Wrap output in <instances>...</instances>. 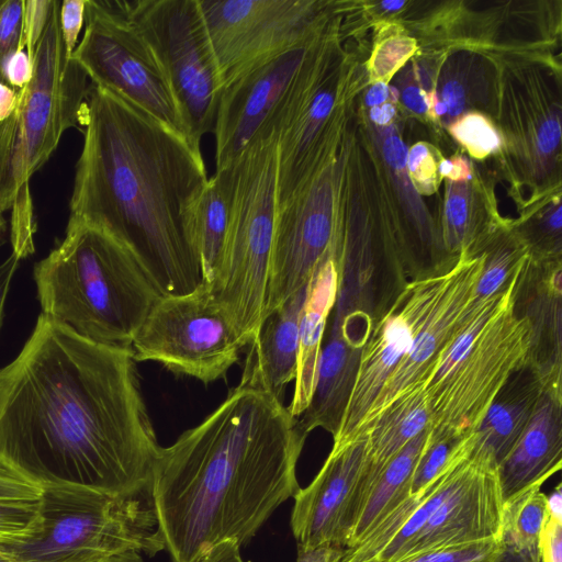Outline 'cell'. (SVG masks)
<instances>
[{
	"instance_id": "603a6c76",
	"label": "cell",
	"mask_w": 562,
	"mask_h": 562,
	"mask_svg": "<svg viewBox=\"0 0 562 562\" xmlns=\"http://www.w3.org/2000/svg\"><path fill=\"white\" fill-rule=\"evenodd\" d=\"M429 425V405L424 387L411 391L392 403L366 432V464L350 509L353 526L386 464Z\"/></svg>"
},
{
	"instance_id": "681fc988",
	"label": "cell",
	"mask_w": 562,
	"mask_h": 562,
	"mask_svg": "<svg viewBox=\"0 0 562 562\" xmlns=\"http://www.w3.org/2000/svg\"><path fill=\"white\" fill-rule=\"evenodd\" d=\"M394 115L395 108L392 103H383L370 110L371 120L380 125L390 123Z\"/></svg>"
},
{
	"instance_id": "f35d334b",
	"label": "cell",
	"mask_w": 562,
	"mask_h": 562,
	"mask_svg": "<svg viewBox=\"0 0 562 562\" xmlns=\"http://www.w3.org/2000/svg\"><path fill=\"white\" fill-rule=\"evenodd\" d=\"M43 488L0 462V498L38 499Z\"/></svg>"
},
{
	"instance_id": "836d02e7",
	"label": "cell",
	"mask_w": 562,
	"mask_h": 562,
	"mask_svg": "<svg viewBox=\"0 0 562 562\" xmlns=\"http://www.w3.org/2000/svg\"><path fill=\"white\" fill-rule=\"evenodd\" d=\"M502 547L501 539H491L465 546L437 549L402 562H496Z\"/></svg>"
},
{
	"instance_id": "44dd1931",
	"label": "cell",
	"mask_w": 562,
	"mask_h": 562,
	"mask_svg": "<svg viewBox=\"0 0 562 562\" xmlns=\"http://www.w3.org/2000/svg\"><path fill=\"white\" fill-rule=\"evenodd\" d=\"M562 467V393L544 390L521 436L498 463L503 502L541 486Z\"/></svg>"
},
{
	"instance_id": "f5cc1de1",
	"label": "cell",
	"mask_w": 562,
	"mask_h": 562,
	"mask_svg": "<svg viewBox=\"0 0 562 562\" xmlns=\"http://www.w3.org/2000/svg\"><path fill=\"white\" fill-rule=\"evenodd\" d=\"M381 9H383L386 12H394L400 10L403 5H405V2L403 1H384L380 3Z\"/></svg>"
},
{
	"instance_id": "277c9868",
	"label": "cell",
	"mask_w": 562,
	"mask_h": 562,
	"mask_svg": "<svg viewBox=\"0 0 562 562\" xmlns=\"http://www.w3.org/2000/svg\"><path fill=\"white\" fill-rule=\"evenodd\" d=\"M42 313L79 335L131 348L162 296L135 257L103 231L69 217L66 235L34 267Z\"/></svg>"
},
{
	"instance_id": "cb8c5ba5",
	"label": "cell",
	"mask_w": 562,
	"mask_h": 562,
	"mask_svg": "<svg viewBox=\"0 0 562 562\" xmlns=\"http://www.w3.org/2000/svg\"><path fill=\"white\" fill-rule=\"evenodd\" d=\"M363 348L341 331L330 330L329 340L322 348L312 400L299 417L306 435L315 428H323L333 437L338 432Z\"/></svg>"
},
{
	"instance_id": "bcb514c9",
	"label": "cell",
	"mask_w": 562,
	"mask_h": 562,
	"mask_svg": "<svg viewBox=\"0 0 562 562\" xmlns=\"http://www.w3.org/2000/svg\"><path fill=\"white\" fill-rule=\"evenodd\" d=\"M439 175L449 177L452 180H461L469 177V169L465 161L461 159L441 160L438 166Z\"/></svg>"
},
{
	"instance_id": "f546056e",
	"label": "cell",
	"mask_w": 562,
	"mask_h": 562,
	"mask_svg": "<svg viewBox=\"0 0 562 562\" xmlns=\"http://www.w3.org/2000/svg\"><path fill=\"white\" fill-rule=\"evenodd\" d=\"M483 266L473 302L482 303L504 291L529 255L513 227H499L482 251Z\"/></svg>"
},
{
	"instance_id": "60d3db41",
	"label": "cell",
	"mask_w": 562,
	"mask_h": 562,
	"mask_svg": "<svg viewBox=\"0 0 562 562\" xmlns=\"http://www.w3.org/2000/svg\"><path fill=\"white\" fill-rule=\"evenodd\" d=\"M20 260L21 258L12 251V254L0 265V330L3 322L5 299Z\"/></svg>"
},
{
	"instance_id": "8fae6325",
	"label": "cell",
	"mask_w": 562,
	"mask_h": 562,
	"mask_svg": "<svg viewBox=\"0 0 562 562\" xmlns=\"http://www.w3.org/2000/svg\"><path fill=\"white\" fill-rule=\"evenodd\" d=\"M342 58L336 30L314 48L270 122L277 131L278 207L337 151Z\"/></svg>"
},
{
	"instance_id": "7c38bea8",
	"label": "cell",
	"mask_w": 562,
	"mask_h": 562,
	"mask_svg": "<svg viewBox=\"0 0 562 562\" xmlns=\"http://www.w3.org/2000/svg\"><path fill=\"white\" fill-rule=\"evenodd\" d=\"M199 4L223 89L267 59L313 42L335 24V4L328 1L199 0Z\"/></svg>"
},
{
	"instance_id": "ffe728a7",
	"label": "cell",
	"mask_w": 562,
	"mask_h": 562,
	"mask_svg": "<svg viewBox=\"0 0 562 562\" xmlns=\"http://www.w3.org/2000/svg\"><path fill=\"white\" fill-rule=\"evenodd\" d=\"M562 259L528 257L518 272L513 308L531 328L528 366L544 390L562 393Z\"/></svg>"
},
{
	"instance_id": "4316f807",
	"label": "cell",
	"mask_w": 562,
	"mask_h": 562,
	"mask_svg": "<svg viewBox=\"0 0 562 562\" xmlns=\"http://www.w3.org/2000/svg\"><path fill=\"white\" fill-rule=\"evenodd\" d=\"M233 195V165L216 170L200 196L195 213V239L203 270V283L211 285L223 259Z\"/></svg>"
},
{
	"instance_id": "83f0119b",
	"label": "cell",
	"mask_w": 562,
	"mask_h": 562,
	"mask_svg": "<svg viewBox=\"0 0 562 562\" xmlns=\"http://www.w3.org/2000/svg\"><path fill=\"white\" fill-rule=\"evenodd\" d=\"M428 432L427 427L386 464L353 526L347 548L359 542L380 520L411 495L412 475L426 446Z\"/></svg>"
},
{
	"instance_id": "1f68e13d",
	"label": "cell",
	"mask_w": 562,
	"mask_h": 562,
	"mask_svg": "<svg viewBox=\"0 0 562 562\" xmlns=\"http://www.w3.org/2000/svg\"><path fill=\"white\" fill-rule=\"evenodd\" d=\"M24 0H0V83H7L5 68L10 58L22 48ZM11 87V86H10Z\"/></svg>"
},
{
	"instance_id": "7dc6e473",
	"label": "cell",
	"mask_w": 562,
	"mask_h": 562,
	"mask_svg": "<svg viewBox=\"0 0 562 562\" xmlns=\"http://www.w3.org/2000/svg\"><path fill=\"white\" fill-rule=\"evenodd\" d=\"M389 98V88L384 81H376L366 95L367 105L373 108L381 105Z\"/></svg>"
},
{
	"instance_id": "7a4b0ae2",
	"label": "cell",
	"mask_w": 562,
	"mask_h": 562,
	"mask_svg": "<svg viewBox=\"0 0 562 562\" xmlns=\"http://www.w3.org/2000/svg\"><path fill=\"white\" fill-rule=\"evenodd\" d=\"M82 124L70 217L125 247L162 296L199 289L195 213L209 179L201 149L93 85Z\"/></svg>"
},
{
	"instance_id": "d6986e66",
	"label": "cell",
	"mask_w": 562,
	"mask_h": 562,
	"mask_svg": "<svg viewBox=\"0 0 562 562\" xmlns=\"http://www.w3.org/2000/svg\"><path fill=\"white\" fill-rule=\"evenodd\" d=\"M366 464V438L333 447L314 480L294 496L291 528L297 548H346L349 514Z\"/></svg>"
},
{
	"instance_id": "8d00e7d4",
	"label": "cell",
	"mask_w": 562,
	"mask_h": 562,
	"mask_svg": "<svg viewBox=\"0 0 562 562\" xmlns=\"http://www.w3.org/2000/svg\"><path fill=\"white\" fill-rule=\"evenodd\" d=\"M406 164L412 180L419 191L428 194L436 190L439 171L426 144H415L407 153Z\"/></svg>"
},
{
	"instance_id": "ac0fdd59",
	"label": "cell",
	"mask_w": 562,
	"mask_h": 562,
	"mask_svg": "<svg viewBox=\"0 0 562 562\" xmlns=\"http://www.w3.org/2000/svg\"><path fill=\"white\" fill-rule=\"evenodd\" d=\"M443 274L409 281L366 344L356 380L333 447L358 440L360 428L386 379L409 349L415 329L429 310Z\"/></svg>"
},
{
	"instance_id": "816d5d0a",
	"label": "cell",
	"mask_w": 562,
	"mask_h": 562,
	"mask_svg": "<svg viewBox=\"0 0 562 562\" xmlns=\"http://www.w3.org/2000/svg\"><path fill=\"white\" fill-rule=\"evenodd\" d=\"M104 562H143L139 552L128 551L110 558Z\"/></svg>"
},
{
	"instance_id": "f907efd6",
	"label": "cell",
	"mask_w": 562,
	"mask_h": 562,
	"mask_svg": "<svg viewBox=\"0 0 562 562\" xmlns=\"http://www.w3.org/2000/svg\"><path fill=\"white\" fill-rule=\"evenodd\" d=\"M503 544V542H502ZM496 562H529L520 552L512 547L503 544Z\"/></svg>"
},
{
	"instance_id": "db71d44e",
	"label": "cell",
	"mask_w": 562,
	"mask_h": 562,
	"mask_svg": "<svg viewBox=\"0 0 562 562\" xmlns=\"http://www.w3.org/2000/svg\"><path fill=\"white\" fill-rule=\"evenodd\" d=\"M4 228H5V222L2 216V213H0V237H1L2 233L4 232Z\"/></svg>"
},
{
	"instance_id": "484cf974",
	"label": "cell",
	"mask_w": 562,
	"mask_h": 562,
	"mask_svg": "<svg viewBox=\"0 0 562 562\" xmlns=\"http://www.w3.org/2000/svg\"><path fill=\"white\" fill-rule=\"evenodd\" d=\"M543 392L544 385L532 367L515 371L475 430L474 447L490 453L498 465L521 436Z\"/></svg>"
},
{
	"instance_id": "9c48e42d",
	"label": "cell",
	"mask_w": 562,
	"mask_h": 562,
	"mask_svg": "<svg viewBox=\"0 0 562 562\" xmlns=\"http://www.w3.org/2000/svg\"><path fill=\"white\" fill-rule=\"evenodd\" d=\"M517 274L456 364L425 387L429 439L459 440L474 432L510 375L528 364L531 328L513 308Z\"/></svg>"
},
{
	"instance_id": "2e32d148",
	"label": "cell",
	"mask_w": 562,
	"mask_h": 562,
	"mask_svg": "<svg viewBox=\"0 0 562 562\" xmlns=\"http://www.w3.org/2000/svg\"><path fill=\"white\" fill-rule=\"evenodd\" d=\"M482 266L483 255L473 258L461 256L443 274L435 300L415 329L409 349L386 379L360 428L358 440L364 438L372 423L398 397L426 387L443 349L468 318L486 302H473Z\"/></svg>"
},
{
	"instance_id": "d4e9b609",
	"label": "cell",
	"mask_w": 562,
	"mask_h": 562,
	"mask_svg": "<svg viewBox=\"0 0 562 562\" xmlns=\"http://www.w3.org/2000/svg\"><path fill=\"white\" fill-rule=\"evenodd\" d=\"M338 273L334 257L317 269L307 286L299 323L297 368L288 409L299 418L307 408L316 384L327 318L337 297Z\"/></svg>"
},
{
	"instance_id": "9a60e30c",
	"label": "cell",
	"mask_w": 562,
	"mask_h": 562,
	"mask_svg": "<svg viewBox=\"0 0 562 562\" xmlns=\"http://www.w3.org/2000/svg\"><path fill=\"white\" fill-rule=\"evenodd\" d=\"M341 184L342 169L336 151L278 207L263 318L306 289L326 259L336 258Z\"/></svg>"
},
{
	"instance_id": "3957f363",
	"label": "cell",
	"mask_w": 562,
	"mask_h": 562,
	"mask_svg": "<svg viewBox=\"0 0 562 562\" xmlns=\"http://www.w3.org/2000/svg\"><path fill=\"white\" fill-rule=\"evenodd\" d=\"M306 434L283 402L237 385L198 426L161 448L148 490L172 562H202L246 543L301 488Z\"/></svg>"
},
{
	"instance_id": "8992f818",
	"label": "cell",
	"mask_w": 562,
	"mask_h": 562,
	"mask_svg": "<svg viewBox=\"0 0 562 562\" xmlns=\"http://www.w3.org/2000/svg\"><path fill=\"white\" fill-rule=\"evenodd\" d=\"M60 1L33 53V75L13 113L0 123V213L29 201V180L48 160L63 134L82 123L88 75L68 54Z\"/></svg>"
},
{
	"instance_id": "5bb4252c",
	"label": "cell",
	"mask_w": 562,
	"mask_h": 562,
	"mask_svg": "<svg viewBox=\"0 0 562 562\" xmlns=\"http://www.w3.org/2000/svg\"><path fill=\"white\" fill-rule=\"evenodd\" d=\"M245 347L206 284L184 295L161 296L132 342L135 362L156 361L204 384L227 373Z\"/></svg>"
},
{
	"instance_id": "7402d4cb",
	"label": "cell",
	"mask_w": 562,
	"mask_h": 562,
	"mask_svg": "<svg viewBox=\"0 0 562 562\" xmlns=\"http://www.w3.org/2000/svg\"><path fill=\"white\" fill-rule=\"evenodd\" d=\"M307 288L267 315L245 361L238 385L262 391L283 402L284 390L295 380L299 323Z\"/></svg>"
},
{
	"instance_id": "ab89813d",
	"label": "cell",
	"mask_w": 562,
	"mask_h": 562,
	"mask_svg": "<svg viewBox=\"0 0 562 562\" xmlns=\"http://www.w3.org/2000/svg\"><path fill=\"white\" fill-rule=\"evenodd\" d=\"M538 551L539 562H562V520L548 516L539 536Z\"/></svg>"
},
{
	"instance_id": "ee69618b",
	"label": "cell",
	"mask_w": 562,
	"mask_h": 562,
	"mask_svg": "<svg viewBox=\"0 0 562 562\" xmlns=\"http://www.w3.org/2000/svg\"><path fill=\"white\" fill-rule=\"evenodd\" d=\"M202 562H244L240 555V544L228 539L218 543Z\"/></svg>"
},
{
	"instance_id": "30bf717a",
	"label": "cell",
	"mask_w": 562,
	"mask_h": 562,
	"mask_svg": "<svg viewBox=\"0 0 562 562\" xmlns=\"http://www.w3.org/2000/svg\"><path fill=\"white\" fill-rule=\"evenodd\" d=\"M122 8L158 61L190 143L213 133L222 83L199 0H132Z\"/></svg>"
},
{
	"instance_id": "d6a6232c",
	"label": "cell",
	"mask_w": 562,
	"mask_h": 562,
	"mask_svg": "<svg viewBox=\"0 0 562 562\" xmlns=\"http://www.w3.org/2000/svg\"><path fill=\"white\" fill-rule=\"evenodd\" d=\"M454 137L476 158H482L501 145V138L492 124L479 113H469L451 126Z\"/></svg>"
},
{
	"instance_id": "ba28073f",
	"label": "cell",
	"mask_w": 562,
	"mask_h": 562,
	"mask_svg": "<svg viewBox=\"0 0 562 562\" xmlns=\"http://www.w3.org/2000/svg\"><path fill=\"white\" fill-rule=\"evenodd\" d=\"M463 438L398 532L369 562H402L442 548L501 539L504 502L497 463Z\"/></svg>"
},
{
	"instance_id": "d590c367",
	"label": "cell",
	"mask_w": 562,
	"mask_h": 562,
	"mask_svg": "<svg viewBox=\"0 0 562 562\" xmlns=\"http://www.w3.org/2000/svg\"><path fill=\"white\" fill-rule=\"evenodd\" d=\"M415 42L408 37H390L378 44L371 60L372 78L383 81L390 78L413 54Z\"/></svg>"
},
{
	"instance_id": "f1b7e54d",
	"label": "cell",
	"mask_w": 562,
	"mask_h": 562,
	"mask_svg": "<svg viewBox=\"0 0 562 562\" xmlns=\"http://www.w3.org/2000/svg\"><path fill=\"white\" fill-rule=\"evenodd\" d=\"M540 488H528L504 503L503 509L501 540L529 562H539V536L548 519L547 495Z\"/></svg>"
},
{
	"instance_id": "4dcf8cb0",
	"label": "cell",
	"mask_w": 562,
	"mask_h": 562,
	"mask_svg": "<svg viewBox=\"0 0 562 562\" xmlns=\"http://www.w3.org/2000/svg\"><path fill=\"white\" fill-rule=\"evenodd\" d=\"M462 440H431L428 437L412 475L411 495L422 492L445 470Z\"/></svg>"
},
{
	"instance_id": "7bdbcfd3",
	"label": "cell",
	"mask_w": 562,
	"mask_h": 562,
	"mask_svg": "<svg viewBox=\"0 0 562 562\" xmlns=\"http://www.w3.org/2000/svg\"><path fill=\"white\" fill-rule=\"evenodd\" d=\"M401 99L404 105L417 114H425L429 111V95L420 87L409 85L402 91Z\"/></svg>"
},
{
	"instance_id": "4fadbf2b",
	"label": "cell",
	"mask_w": 562,
	"mask_h": 562,
	"mask_svg": "<svg viewBox=\"0 0 562 562\" xmlns=\"http://www.w3.org/2000/svg\"><path fill=\"white\" fill-rule=\"evenodd\" d=\"M71 57L93 86L138 108L190 143L170 86L121 0H86L85 31Z\"/></svg>"
},
{
	"instance_id": "5b68a950",
	"label": "cell",
	"mask_w": 562,
	"mask_h": 562,
	"mask_svg": "<svg viewBox=\"0 0 562 562\" xmlns=\"http://www.w3.org/2000/svg\"><path fill=\"white\" fill-rule=\"evenodd\" d=\"M34 528L0 543L7 562H104L165 549L151 502L77 486L44 487Z\"/></svg>"
},
{
	"instance_id": "f6af8a7d",
	"label": "cell",
	"mask_w": 562,
	"mask_h": 562,
	"mask_svg": "<svg viewBox=\"0 0 562 562\" xmlns=\"http://www.w3.org/2000/svg\"><path fill=\"white\" fill-rule=\"evenodd\" d=\"M383 153L387 162L392 167L396 169H404L407 159V151L398 136L390 135L384 139Z\"/></svg>"
},
{
	"instance_id": "74e56055",
	"label": "cell",
	"mask_w": 562,
	"mask_h": 562,
	"mask_svg": "<svg viewBox=\"0 0 562 562\" xmlns=\"http://www.w3.org/2000/svg\"><path fill=\"white\" fill-rule=\"evenodd\" d=\"M85 11L86 0H64L60 2V31L70 56L77 47L79 33L85 26Z\"/></svg>"
},
{
	"instance_id": "e0dca14e",
	"label": "cell",
	"mask_w": 562,
	"mask_h": 562,
	"mask_svg": "<svg viewBox=\"0 0 562 562\" xmlns=\"http://www.w3.org/2000/svg\"><path fill=\"white\" fill-rule=\"evenodd\" d=\"M330 29L311 43L267 59L223 89L213 131L216 170L232 166L278 112L314 48Z\"/></svg>"
},
{
	"instance_id": "b9f144b4",
	"label": "cell",
	"mask_w": 562,
	"mask_h": 562,
	"mask_svg": "<svg viewBox=\"0 0 562 562\" xmlns=\"http://www.w3.org/2000/svg\"><path fill=\"white\" fill-rule=\"evenodd\" d=\"M344 548L322 546L314 549L297 548L296 562H340Z\"/></svg>"
},
{
	"instance_id": "6da1fadb",
	"label": "cell",
	"mask_w": 562,
	"mask_h": 562,
	"mask_svg": "<svg viewBox=\"0 0 562 562\" xmlns=\"http://www.w3.org/2000/svg\"><path fill=\"white\" fill-rule=\"evenodd\" d=\"M161 448L133 351L43 313L0 368V462L40 487L148 493Z\"/></svg>"
},
{
	"instance_id": "e575fe53",
	"label": "cell",
	"mask_w": 562,
	"mask_h": 562,
	"mask_svg": "<svg viewBox=\"0 0 562 562\" xmlns=\"http://www.w3.org/2000/svg\"><path fill=\"white\" fill-rule=\"evenodd\" d=\"M38 499L0 498V543L34 528L38 517Z\"/></svg>"
},
{
	"instance_id": "52a82bcc",
	"label": "cell",
	"mask_w": 562,
	"mask_h": 562,
	"mask_svg": "<svg viewBox=\"0 0 562 562\" xmlns=\"http://www.w3.org/2000/svg\"><path fill=\"white\" fill-rule=\"evenodd\" d=\"M277 131L266 126L233 164L229 226L212 295L248 346L263 319L278 213Z\"/></svg>"
},
{
	"instance_id": "c3c4849f",
	"label": "cell",
	"mask_w": 562,
	"mask_h": 562,
	"mask_svg": "<svg viewBox=\"0 0 562 562\" xmlns=\"http://www.w3.org/2000/svg\"><path fill=\"white\" fill-rule=\"evenodd\" d=\"M548 516L562 520V490L558 484L549 496H547Z\"/></svg>"
}]
</instances>
